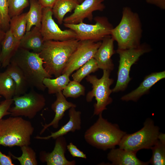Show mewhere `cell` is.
<instances>
[{"mask_svg": "<svg viewBox=\"0 0 165 165\" xmlns=\"http://www.w3.org/2000/svg\"><path fill=\"white\" fill-rule=\"evenodd\" d=\"M79 41L76 39L45 41L39 54L43 60V67L50 75L56 78L62 74L67 62Z\"/></svg>", "mask_w": 165, "mask_h": 165, "instance_id": "6da1fadb", "label": "cell"}, {"mask_svg": "<svg viewBox=\"0 0 165 165\" xmlns=\"http://www.w3.org/2000/svg\"><path fill=\"white\" fill-rule=\"evenodd\" d=\"M142 23L138 14L129 7H124L121 20L112 29L111 36L117 43L118 49L136 48L141 44Z\"/></svg>", "mask_w": 165, "mask_h": 165, "instance_id": "7a4b0ae2", "label": "cell"}, {"mask_svg": "<svg viewBox=\"0 0 165 165\" xmlns=\"http://www.w3.org/2000/svg\"><path fill=\"white\" fill-rule=\"evenodd\" d=\"M11 61L15 64L22 71L29 86L39 90H45L46 88L43 82L44 79L51 78L52 76L44 68L43 60L39 53L19 47Z\"/></svg>", "mask_w": 165, "mask_h": 165, "instance_id": "3957f363", "label": "cell"}, {"mask_svg": "<svg viewBox=\"0 0 165 165\" xmlns=\"http://www.w3.org/2000/svg\"><path fill=\"white\" fill-rule=\"evenodd\" d=\"M98 115L96 122L85 131V140L92 146L103 150L115 148L126 133L117 124L103 118L102 113Z\"/></svg>", "mask_w": 165, "mask_h": 165, "instance_id": "277c9868", "label": "cell"}, {"mask_svg": "<svg viewBox=\"0 0 165 165\" xmlns=\"http://www.w3.org/2000/svg\"><path fill=\"white\" fill-rule=\"evenodd\" d=\"M34 128L31 122L20 116L0 120V145L11 147L29 145Z\"/></svg>", "mask_w": 165, "mask_h": 165, "instance_id": "5b68a950", "label": "cell"}, {"mask_svg": "<svg viewBox=\"0 0 165 165\" xmlns=\"http://www.w3.org/2000/svg\"><path fill=\"white\" fill-rule=\"evenodd\" d=\"M159 130L153 121L148 118L140 130L123 137L118 145L119 148L136 152L141 149H151L158 140Z\"/></svg>", "mask_w": 165, "mask_h": 165, "instance_id": "8992f818", "label": "cell"}, {"mask_svg": "<svg viewBox=\"0 0 165 165\" xmlns=\"http://www.w3.org/2000/svg\"><path fill=\"white\" fill-rule=\"evenodd\" d=\"M111 71L103 70V75L100 79L95 75H89L86 80L92 85V89L87 94L86 100L87 102L92 101L95 97L96 102L94 105L93 115H98L107 109L106 107L112 101L110 95L112 92L110 86L114 80L110 78Z\"/></svg>", "mask_w": 165, "mask_h": 165, "instance_id": "52a82bcc", "label": "cell"}, {"mask_svg": "<svg viewBox=\"0 0 165 165\" xmlns=\"http://www.w3.org/2000/svg\"><path fill=\"white\" fill-rule=\"evenodd\" d=\"M151 49L147 44H141L138 47L127 49H117L119 57L116 84L112 89V92L124 91L131 80L130 72L132 65L144 54Z\"/></svg>", "mask_w": 165, "mask_h": 165, "instance_id": "ba28073f", "label": "cell"}, {"mask_svg": "<svg viewBox=\"0 0 165 165\" xmlns=\"http://www.w3.org/2000/svg\"><path fill=\"white\" fill-rule=\"evenodd\" d=\"M95 23L88 24L83 22L75 24L64 23V26L73 31L79 41H101L111 36L114 27L105 16H97L94 18Z\"/></svg>", "mask_w": 165, "mask_h": 165, "instance_id": "9c48e42d", "label": "cell"}, {"mask_svg": "<svg viewBox=\"0 0 165 165\" xmlns=\"http://www.w3.org/2000/svg\"><path fill=\"white\" fill-rule=\"evenodd\" d=\"M13 99L14 105L9 110L12 116H24L32 119L46 105L43 95L34 90L19 96H14Z\"/></svg>", "mask_w": 165, "mask_h": 165, "instance_id": "30bf717a", "label": "cell"}, {"mask_svg": "<svg viewBox=\"0 0 165 165\" xmlns=\"http://www.w3.org/2000/svg\"><path fill=\"white\" fill-rule=\"evenodd\" d=\"M101 42V41H79L78 46L67 62L62 74H66L70 75L74 71L94 58Z\"/></svg>", "mask_w": 165, "mask_h": 165, "instance_id": "8fae6325", "label": "cell"}, {"mask_svg": "<svg viewBox=\"0 0 165 165\" xmlns=\"http://www.w3.org/2000/svg\"><path fill=\"white\" fill-rule=\"evenodd\" d=\"M53 15L52 8H43L40 31L45 41L76 39V35L72 30H61L53 18Z\"/></svg>", "mask_w": 165, "mask_h": 165, "instance_id": "7c38bea8", "label": "cell"}, {"mask_svg": "<svg viewBox=\"0 0 165 165\" xmlns=\"http://www.w3.org/2000/svg\"><path fill=\"white\" fill-rule=\"evenodd\" d=\"M104 0H85L79 4L73 13L64 18V23L75 24L82 22L86 19L91 21L93 12L103 11L105 6L103 3Z\"/></svg>", "mask_w": 165, "mask_h": 165, "instance_id": "4fadbf2b", "label": "cell"}, {"mask_svg": "<svg viewBox=\"0 0 165 165\" xmlns=\"http://www.w3.org/2000/svg\"><path fill=\"white\" fill-rule=\"evenodd\" d=\"M55 145L51 152L42 151L40 154V160L42 162H46L47 165H75V160L69 161L66 158L65 153L67 144L63 136L56 139Z\"/></svg>", "mask_w": 165, "mask_h": 165, "instance_id": "5bb4252c", "label": "cell"}, {"mask_svg": "<svg viewBox=\"0 0 165 165\" xmlns=\"http://www.w3.org/2000/svg\"><path fill=\"white\" fill-rule=\"evenodd\" d=\"M114 41L111 36L105 38L102 41L94 57L99 68L111 72L113 70L114 65L111 57L115 53Z\"/></svg>", "mask_w": 165, "mask_h": 165, "instance_id": "9a60e30c", "label": "cell"}, {"mask_svg": "<svg viewBox=\"0 0 165 165\" xmlns=\"http://www.w3.org/2000/svg\"><path fill=\"white\" fill-rule=\"evenodd\" d=\"M165 78V71L151 73L145 77L138 87L122 96L121 99L127 101H137L143 95L148 93L150 89L155 83Z\"/></svg>", "mask_w": 165, "mask_h": 165, "instance_id": "2e32d148", "label": "cell"}, {"mask_svg": "<svg viewBox=\"0 0 165 165\" xmlns=\"http://www.w3.org/2000/svg\"><path fill=\"white\" fill-rule=\"evenodd\" d=\"M80 111H77L75 108H71L69 110L68 121L57 131L51 133L50 135L46 137L37 136L34 138L37 139L48 140L50 138L56 139L57 138L63 136L69 132H74L81 129V119Z\"/></svg>", "mask_w": 165, "mask_h": 165, "instance_id": "e0dca14e", "label": "cell"}, {"mask_svg": "<svg viewBox=\"0 0 165 165\" xmlns=\"http://www.w3.org/2000/svg\"><path fill=\"white\" fill-rule=\"evenodd\" d=\"M56 99L51 106L52 109L55 113L54 117L49 123L42 125L43 127L40 132V134H43L50 127L52 126L54 128H57L59 122L64 116L65 111L71 107H76L75 104L67 101L62 91L56 94Z\"/></svg>", "mask_w": 165, "mask_h": 165, "instance_id": "ac0fdd59", "label": "cell"}, {"mask_svg": "<svg viewBox=\"0 0 165 165\" xmlns=\"http://www.w3.org/2000/svg\"><path fill=\"white\" fill-rule=\"evenodd\" d=\"M20 40L16 38L10 30L5 32L1 44L0 63L2 67H7L20 47Z\"/></svg>", "mask_w": 165, "mask_h": 165, "instance_id": "d6986e66", "label": "cell"}, {"mask_svg": "<svg viewBox=\"0 0 165 165\" xmlns=\"http://www.w3.org/2000/svg\"><path fill=\"white\" fill-rule=\"evenodd\" d=\"M136 152L120 148L111 149L107 155L108 159L113 165H147L149 162H144L137 157Z\"/></svg>", "mask_w": 165, "mask_h": 165, "instance_id": "ffe728a7", "label": "cell"}, {"mask_svg": "<svg viewBox=\"0 0 165 165\" xmlns=\"http://www.w3.org/2000/svg\"><path fill=\"white\" fill-rule=\"evenodd\" d=\"M45 41L40 31V28L34 26L26 31L20 40V48L40 53L44 46Z\"/></svg>", "mask_w": 165, "mask_h": 165, "instance_id": "44dd1931", "label": "cell"}, {"mask_svg": "<svg viewBox=\"0 0 165 165\" xmlns=\"http://www.w3.org/2000/svg\"><path fill=\"white\" fill-rule=\"evenodd\" d=\"M11 77L16 84L15 96L25 93L28 85L22 71L14 62L11 61L5 71Z\"/></svg>", "mask_w": 165, "mask_h": 165, "instance_id": "7402d4cb", "label": "cell"}, {"mask_svg": "<svg viewBox=\"0 0 165 165\" xmlns=\"http://www.w3.org/2000/svg\"><path fill=\"white\" fill-rule=\"evenodd\" d=\"M30 9L27 12L26 31L32 28L33 26L41 28L43 8L38 0H29Z\"/></svg>", "mask_w": 165, "mask_h": 165, "instance_id": "603a6c76", "label": "cell"}, {"mask_svg": "<svg viewBox=\"0 0 165 165\" xmlns=\"http://www.w3.org/2000/svg\"><path fill=\"white\" fill-rule=\"evenodd\" d=\"M79 3L77 0H57L52 8L53 15L61 24L65 15L74 10Z\"/></svg>", "mask_w": 165, "mask_h": 165, "instance_id": "cb8c5ba5", "label": "cell"}, {"mask_svg": "<svg viewBox=\"0 0 165 165\" xmlns=\"http://www.w3.org/2000/svg\"><path fill=\"white\" fill-rule=\"evenodd\" d=\"M27 12L11 18L9 30L14 36L20 40L26 32Z\"/></svg>", "mask_w": 165, "mask_h": 165, "instance_id": "d4e9b609", "label": "cell"}, {"mask_svg": "<svg viewBox=\"0 0 165 165\" xmlns=\"http://www.w3.org/2000/svg\"><path fill=\"white\" fill-rule=\"evenodd\" d=\"M70 76L67 74H64L55 79H44L43 82L46 88H47L48 94H56L62 91L70 81Z\"/></svg>", "mask_w": 165, "mask_h": 165, "instance_id": "484cf974", "label": "cell"}, {"mask_svg": "<svg viewBox=\"0 0 165 165\" xmlns=\"http://www.w3.org/2000/svg\"><path fill=\"white\" fill-rule=\"evenodd\" d=\"M16 84L10 75L6 71L0 73V95L5 99L13 98L15 95Z\"/></svg>", "mask_w": 165, "mask_h": 165, "instance_id": "4316f807", "label": "cell"}, {"mask_svg": "<svg viewBox=\"0 0 165 165\" xmlns=\"http://www.w3.org/2000/svg\"><path fill=\"white\" fill-rule=\"evenodd\" d=\"M29 146L24 145L20 147L22 154L19 157L15 156L10 152L9 154L13 159L17 160L21 165H38L36 152Z\"/></svg>", "mask_w": 165, "mask_h": 165, "instance_id": "83f0119b", "label": "cell"}, {"mask_svg": "<svg viewBox=\"0 0 165 165\" xmlns=\"http://www.w3.org/2000/svg\"><path fill=\"white\" fill-rule=\"evenodd\" d=\"M95 59L93 58L78 69L72 75L73 80L80 82L86 77L98 69Z\"/></svg>", "mask_w": 165, "mask_h": 165, "instance_id": "f1b7e54d", "label": "cell"}, {"mask_svg": "<svg viewBox=\"0 0 165 165\" xmlns=\"http://www.w3.org/2000/svg\"><path fill=\"white\" fill-rule=\"evenodd\" d=\"M85 88L80 82L73 80L70 81L62 91L66 98H77L85 94Z\"/></svg>", "mask_w": 165, "mask_h": 165, "instance_id": "f546056e", "label": "cell"}, {"mask_svg": "<svg viewBox=\"0 0 165 165\" xmlns=\"http://www.w3.org/2000/svg\"><path fill=\"white\" fill-rule=\"evenodd\" d=\"M151 149L152 153L149 163L153 165H165V143L158 140Z\"/></svg>", "mask_w": 165, "mask_h": 165, "instance_id": "4dcf8cb0", "label": "cell"}, {"mask_svg": "<svg viewBox=\"0 0 165 165\" xmlns=\"http://www.w3.org/2000/svg\"><path fill=\"white\" fill-rule=\"evenodd\" d=\"M9 16L12 17L22 13L29 5L28 0H7Z\"/></svg>", "mask_w": 165, "mask_h": 165, "instance_id": "1f68e13d", "label": "cell"}, {"mask_svg": "<svg viewBox=\"0 0 165 165\" xmlns=\"http://www.w3.org/2000/svg\"><path fill=\"white\" fill-rule=\"evenodd\" d=\"M10 19L7 0H0V27L2 31L6 32L9 29Z\"/></svg>", "mask_w": 165, "mask_h": 165, "instance_id": "d6a6232c", "label": "cell"}, {"mask_svg": "<svg viewBox=\"0 0 165 165\" xmlns=\"http://www.w3.org/2000/svg\"><path fill=\"white\" fill-rule=\"evenodd\" d=\"M13 102V98L5 99L0 103V120L5 116L10 115L9 110Z\"/></svg>", "mask_w": 165, "mask_h": 165, "instance_id": "836d02e7", "label": "cell"}, {"mask_svg": "<svg viewBox=\"0 0 165 165\" xmlns=\"http://www.w3.org/2000/svg\"><path fill=\"white\" fill-rule=\"evenodd\" d=\"M67 149L73 157L85 159L87 158L86 155L83 152L80 150L72 142H71L68 145H67Z\"/></svg>", "mask_w": 165, "mask_h": 165, "instance_id": "e575fe53", "label": "cell"}, {"mask_svg": "<svg viewBox=\"0 0 165 165\" xmlns=\"http://www.w3.org/2000/svg\"><path fill=\"white\" fill-rule=\"evenodd\" d=\"M12 163L11 156L2 153L0 150V165H14Z\"/></svg>", "mask_w": 165, "mask_h": 165, "instance_id": "d590c367", "label": "cell"}, {"mask_svg": "<svg viewBox=\"0 0 165 165\" xmlns=\"http://www.w3.org/2000/svg\"><path fill=\"white\" fill-rule=\"evenodd\" d=\"M146 1L147 3L154 5L162 9H165V0H146Z\"/></svg>", "mask_w": 165, "mask_h": 165, "instance_id": "8d00e7d4", "label": "cell"}, {"mask_svg": "<svg viewBox=\"0 0 165 165\" xmlns=\"http://www.w3.org/2000/svg\"><path fill=\"white\" fill-rule=\"evenodd\" d=\"M39 3L44 8H52L57 0H38Z\"/></svg>", "mask_w": 165, "mask_h": 165, "instance_id": "74e56055", "label": "cell"}, {"mask_svg": "<svg viewBox=\"0 0 165 165\" xmlns=\"http://www.w3.org/2000/svg\"><path fill=\"white\" fill-rule=\"evenodd\" d=\"M158 139L160 141L165 143V134L160 133L158 136Z\"/></svg>", "mask_w": 165, "mask_h": 165, "instance_id": "f35d334b", "label": "cell"}, {"mask_svg": "<svg viewBox=\"0 0 165 165\" xmlns=\"http://www.w3.org/2000/svg\"><path fill=\"white\" fill-rule=\"evenodd\" d=\"M5 34V32L2 31V30H0V51L1 49V43L3 39V38Z\"/></svg>", "mask_w": 165, "mask_h": 165, "instance_id": "ab89813d", "label": "cell"}, {"mask_svg": "<svg viewBox=\"0 0 165 165\" xmlns=\"http://www.w3.org/2000/svg\"><path fill=\"white\" fill-rule=\"evenodd\" d=\"M77 0L79 2V3H80L85 0Z\"/></svg>", "mask_w": 165, "mask_h": 165, "instance_id": "60d3db41", "label": "cell"}, {"mask_svg": "<svg viewBox=\"0 0 165 165\" xmlns=\"http://www.w3.org/2000/svg\"><path fill=\"white\" fill-rule=\"evenodd\" d=\"M1 66V64H0V67Z\"/></svg>", "mask_w": 165, "mask_h": 165, "instance_id": "b9f144b4", "label": "cell"}, {"mask_svg": "<svg viewBox=\"0 0 165 165\" xmlns=\"http://www.w3.org/2000/svg\"><path fill=\"white\" fill-rule=\"evenodd\" d=\"M0 30H2L0 28Z\"/></svg>", "mask_w": 165, "mask_h": 165, "instance_id": "7bdbcfd3", "label": "cell"}, {"mask_svg": "<svg viewBox=\"0 0 165 165\" xmlns=\"http://www.w3.org/2000/svg\"><path fill=\"white\" fill-rule=\"evenodd\" d=\"M1 97V95H0V98Z\"/></svg>", "mask_w": 165, "mask_h": 165, "instance_id": "ee69618b", "label": "cell"}]
</instances>
